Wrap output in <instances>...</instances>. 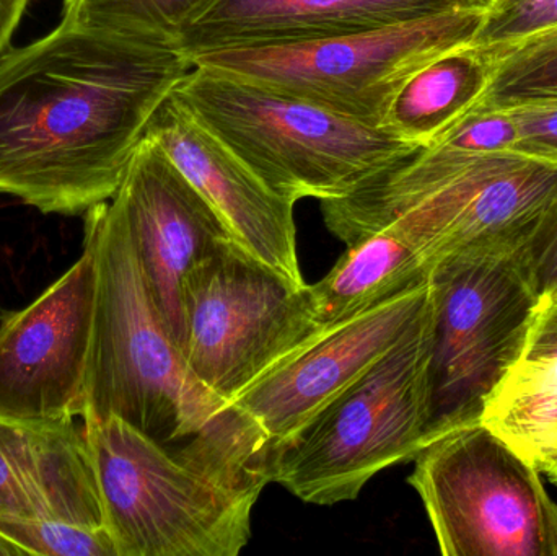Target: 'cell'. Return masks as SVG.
Listing matches in <instances>:
<instances>
[{"instance_id":"obj_3","label":"cell","mask_w":557,"mask_h":556,"mask_svg":"<svg viewBox=\"0 0 557 556\" xmlns=\"http://www.w3.org/2000/svg\"><path fill=\"white\" fill-rule=\"evenodd\" d=\"M557 196V160L522 150L419 147L336 199L321 201L331 234L401 235L435 267L458 255L513 251Z\"/></svg>"},{"instance_id":"obj_19","label":"cell","mask_w":557,"mask_h":556,"mask_svg":"<svg viewBox=\"0 0 557 556\" xmlns=\"http://www.w3.org/2000/svg\"><path fill=\"white\" fill-rule=\"evenodd\" d=\"M481 423L557 485V371L519 361L484 404Z\"/></svg>"},{"instance_id":"obj_5","label":"cell","mask_w":557,"mask_h":556,"mask_svg":"<svg viewBox=\"0 0 557 556\" xmlns=\"http://www.w3.org/2000/svg\"><path fill=\"white\" fill-rule=\"evenodd\" d=\"M434 300L401 339L274 450L271 482L318 506L359 498L383 470L414 459L431 423Z\"/></svg>"},{"instance_id":"obj_8","label":"cell","mask_w":557,"mask_h":556,"mask_svg":"<svg viewBox=\"0 0 557 556\" xmlns=\"http://www.w3.org/2000/svg\"><path fill=\"white\" fill-rule=\"evenodd\" d=\"M487 9H463L388 28L295 45L224 49L193 59L271 90L382 126L396 91L442 52L471 42Z\"/></svg>"},{"instance_id":"obj_2","label":"cell","mask_w":557,"mask_h":556,"mask_svg":"<svg viewBox=\"0 0 557 556\" xmlns=\"http://www.w3.org/2000/svg\"><path fill=\"white\" fill-rule=\"evenodd\" d=\"M97 261V302L82 420L116 417L173 456L245 480L270 482L257 424L206 391L163 325L113 198L84 215Z\"/></svg>"},{"instance_id":"obj_29","label":"cell","mask_w":557,"mask_h":556,"mask_svg":"<svg viewBox=\"0 0 557 556\" xmlns=\"http://www.w3.org/2000/svg\"><path fill=\"white\" fill-rule=\"evenodd\" d=\"M18 555H28V552L18 544V542L13 541L12 538L5 534V532L0 531V556H18Z\"/></svg>"},{"instance_id":"obj_26","label":"cell","mask_w":557,"mask_h":556,"mask_svg":"<svg viewBox=\"0 0 557 556\" xmlns=\"http://www.w3.org/2000/svg\"><path fill=\"white\" fill-rule=\"evenodd\" d=\"M507 110L519 131L516 150L557 160V101L520 104Z\"/></svg>"},{"instance_id":"obj_24","label":"cell","mask_w":557,"mask_h":556,"mask_svg":"<svg viewBox=\"0 0 557 556\" xmlns=\"http://www.w3.org/2000/svg\"><path fill=\"white\" fill-rule=\"evenodd\" d=\"M435 143L447 144L465 152H499L517 149L519 131L509 110L474 108Z\"/></svg>"},{"instance_id":"obj_28","label":"cell","mask_w":557,"mask_h":556,"mask_svg":"<svg viewBox=\"0 0 557 556\" xmlns=\"http://www.w3.org/2000/svg\"><path fill=\"white\" fill-rule=\"evenodd\" d=\"M29 0H0V54L5 51Z\"/></svg>"},{"instance_id":"obj_16","label":"cell","mask_w":557,"mask_h":556,"mask_svg":"<svg viewBox=\"0 0 557 556\" xmlns=\"http://www.w3.org/2000/svg\"><path fill=\"white\" fill-rule=\"evenodd\" d=\"M0 519L107 528L84 427L0 420Z\"/></svg>"},{"instance_id":"obj_9","label":"cell","mask_w":557,"mask_h":556,"mask_svg":"<svg viewBox=\"0 0 557 556\" xmlns=\"http://www.w3.org/2000/svg\"><path fill=\"white\" fill-rule=\"evenodd\" d=\"M183 313L193 378L231 405L320 332L310 284L294 283L235 240L189 271Z\"/></svg>"},{"instance_id":"obj_22","label":"cell","mask_w":557,"mask_h":556,"mask_svg":"<svg viewBox=\"0 0 557 556\" xmlns=\"http://www.w3.org/2000/svg\"><path fill=\"white\" fill-rule=\"evenodd\" d=\"M0 531L18 542L28 555L117 556L107 528L55 519H0Z\"/></svg>"},{"instance_id":"obj_1","label":"cell","mask_w":557,"mask_h":556,"mask_svg":"<svg viewBox=\"0 0 557 556\" xmlns=\"http://www.w3.org/2000/svg\"><path fill=\"white\" fill-rule=\"evenodd\" d=\"M178 51L61 22L0 54V195L42 214L113 198L150 121L188 74Z\"/></svg>"},{"instance_id":"obj_4","label":"cell","mask_w":557,"mask_h":556,"mask_svg":"<svg viewBox=\"0 0 557 556\" xmlns=\"http://www.w3.org/2000/svg\"><path fill=\"white\" fill-rule=\"evenodd\" d=\"M173 98L288 201L336 199L422 146L247 78L193 65Z\"/></svg>"},{"instance_id":"obj_12","label":"cell","mask_w":557,"mask_h":556,"mask_svg":"<svg viewBox=\"0 0 557 556\" xmlns=\"http://www.w3.org/2000/svg\"><path fill=\"white\" fill-rule=\"evenodd\" d=\"M431 277L354 319L320 330L268 369L237 400L263 433L271 457L324 405L385 356L431 302Z\"/></svg>"},{"instance_id":"obj_25","label":"cell","mask_w":557,"mask_h":556,"mask_svg":"<svg viewBox=\"0 0 557 556\" xmlns=\"http://www.w3.org/2000/svg\"><path fill=\"white\" fill-rule=\"evenodd\" d=\"M539 299L557 291V196L516 250Z\"/></svg>"},{"instance_id":"obj_14","label":"cell","mask_w":557,"mask_h":556,"mask_svg":"<svg viewBox=\"0 0 557 556\" xmlns=\"http://www.w3.org/2000/svg\"><path fill=\"white\" fill-rule=\"evenodd\" d=\"M146 136L162 147L240 247L294 283L305 284L298 264L295 202L268 188L173 95L153 114Z\"/></svg>"},{"instance_id":"obj_7","label":"cell","mask_w":557,"mask_h":556,"mask_svg":"<svg viewBox=\"0 0 557 556\" xmlns=\"http://www.w3.org/2000/svg\"><path fill=\"white\" fill-rule=\"evenodd\" d=\"M416 490L445 556H557V503L540 473L481 421L429 441Z\"/></svg>"},{"instance_id":"obj_20","label":"cell","mask_w":557,"mask_h":556,"mask_svg":"<svg viewBox=\"0 0 557 556\" xmlns=\"http://www.w3.org/2000/svg\"><path fill=\"white\" fill-rule=\"evenodd\" d=\"M212 0H64L61 22L147 48L178 51L188 26Z\"/></svg>"},{"instance_id":"obj_6","label":"cell","mask_w":557,"mask_h":556,"mask_svg":"<svg viewBox=\"0 0 557 556\" xmlns=\"http://www.w3.org/2000/svg\"><path fill=\"white\" fill-rule=\"evenodd\" d=\"M82 427L117 556H237L247 547L267 485L180 459L116 417Z\"/></svg>"},{"instance_id":"obj_10","label":"cell","mask_w":557,"mask_h":556,"mask_svg":"<svg viewBox=\"0 0 557 556\" xmlns=\"http://www.w3.org/2000/svg\"><path fill=\"white\" fill-rule=\"evenodd\" d=\"M431 286L428 443L480 421L490 395L522 358L540 302L516 250L447 258L432 268Z\"/></svg>"},{"instance_id":"obj_23","label":"cell","mask_w":557,"mask_h":556,"mask_svg":"<svg viewBox=\"0 0 557 556\" xmlns=\"http://www.w3.org/2000/svg\"><path fill=\"white\" fill-rule=\"evenodd\" d=\"M557 26V0H493L474 45L494 52Z\"/></svg>"},{"instance_id":"obj_11","label":"cell","mask_w":557,"mask_h":556,"mask_svg":"<svg viewBox=\"0 0 557 556\" xmlns=\"http://www.w3.org/2000/svg\"><path fill=\"white\" fill-rule=\"evenodd\" d=\"M97 302V261L81 258L32 304L0 320V420L32 428L84 415Z\"/></svg>"},{"instance_id":"obj_17","label":"cell","mask_w":557,"mask_h":556,"mask_svg":"<svg viewBox=\"0 0 557 556\" xmlns=\"http://www.w3.org/2000/svg\"><path fill=\"white\" fill-rule=\"evenodd\" d=\"M431 267L396 232L382 228L347 245L330 273L310 284L313 317L324 330L421 286Z\"/></svg>"},{"instance_id":"obj_15","label":"cell","mask_w":557,"mask_h":556,"mask_svg":"<svg viewBox=\"0 0 557 556\" xmlns=\"http://www.w3.org/2000/svg\"><path fill=\"white\" fill-rule=\"evenodd\" d=\"M493 0H212L188 26L178 52L189 62L224 49L295 45L388 28Z\"/></svg>"},{"instance_id":"obj_18","label":"cell","mask_w":557,"mask_h":556,"mask_svg":"<svg viewBox=\"0 0 557 556\" xmlns=\"http://www.w3.org/2000/svg\"><path fill=\"white\" fill-rule=\"evenodd\" d=\"M491 52L473 41L442 52L401 85L382 126L429 146L483 101L493 77Z\"/></svg>"},{"instance_id":"obj_27","label":"cell","mask_w":557,"mask_h":556,"mask_svg":"<svg viewBox=\"0 0 557 556\" xmlns=\"http://www.w3.org/2000/svg\"><path fill=\"white\" fill-rule=\"evenodd\" d=\"M519 361L557 369V291L540 299Z\"/></svg>"},{"instance_id":"obj_21","label":"cell","mask_w":557,"mask_h":556,"mask_svg":"<svg viewBox=\"0 0 557 556\" xmlns=\"http://www.w3.org/2000/svg\"><path fill=\"white\" fill-rule=\"evenodd\" d=\"M491 55L493 77L476 108L507 110L520 104L557 101V26Z\"/></svg>"},{"instance_id":"obj_13","label":"cell","mask_w":557,"mask_h":556,"mask_svg":"<svg viewBox=\"0 0 557 556\" xmlns=\"http://www.w3.org/2000/svg\"><path fill=\"white\" fill-rule=\"evenodd\" d=\"M150 297L183 351V284L199 261L234 240L214 209L163 152L144 137L113 195Z\"/></svg>"}]
</instances>
